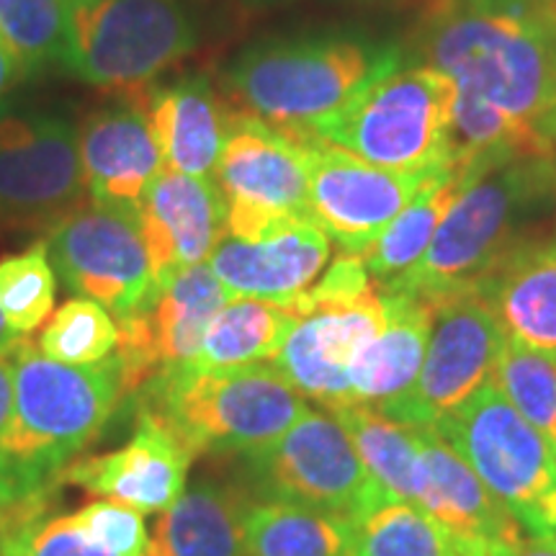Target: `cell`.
I'll return each instance as SVG.
<instances>
[{
  "mask_svg": "<svg viewBox=\"0 0 556 556\" xmlns=\"http://www.w3.org/2000/svg\"><path fill=\"white\" fill-rule=\"evenodd\" d=\"M294 312L299 323L283 340L274 366L302 397L315 400L330 413L356 405L348 368L384 325L379 287L348 302L309 304Z\"/></svg>",
  "mask_w": 556,
  "mask_h": 556,
  "instance_id": "obj_16",
  "label": "cell"
},
{
  "mask_svg": "<svg viewBox=\"0 0 556 556\" xmlns=\"http://www.w3.org/2000/svg\"><path fill=\"white\" fill-rule=\"evenodd\" d=\"M47 253L67 291L116 319L135 315L155 287L135 212L86 201L50 229Z\"/></svg>",
  "mask_w": 556,
  "mask_h": 556,
  "instance_id": "obj_13",
  "label": "cell"
},
{
  "mask_svg": "<svg viewBox=\"0 0 556 556\" xmlns=\"http://www.w3.org/2000/svg\"><path fill=\"white\" fill-rule=\"evenodd\" d=\"M137 397L139 409L157 417L193 456L268 446L309 409L274 364L180 366L148 381Z\"/></svg>",
  "mask_w": 556,
  "mask_h": 556,
  "instance_id": "obj_5",
  "label": "cell"
},
{
  "mask_svg": "<svg viewBox=\"0 0 556 556\" xmlns=\"http://www.w3.org/2000/svg\"><path fill=\"white\" fill-rule=\"evenodd\" d=\"M332 415L387 495L415 503L420 484V428L400 426L368 405H351Z\"/></svg>",
  "mask_w": 556,
  "mask_h": 556,
  "instance_id": "obj_29",
  "label": "cell"
},
{
  "mask_svg": "<svg viewBox=\"0 0 556 556\" xmlns=\"http://www.w3.org/2000/svg\"><path fill=\"white\" fill-rule=\"evenodd\" d=\"M86 197L75 122L45 103L0 99V227L52 229Z\"/></svg>",
  "mask_w": 556,
  "mask_h": 556,
  "instance_id": "obj_10",
  "label": "cell"
},
{
  "mask_svg": "<svg viewBox=\"0 0 556 556\" xmlns=\"http://www.w3.org/2000/svg\"><path fill=\"white\" fill-rule=\"evenodd\" d=\"M315 144L299 142L258 116L235 109L214 184L225 201L227 238L266 240L309 217Z\"/></svg>",
  "mask_w": 556,
  "mask_h": 556,
  "instance_id": "obj_11",
  "label": "cell"
},
{
  "mask_svg": "<svg viewBox=\"0 0 556 556\" xmlns=\"http://www.w3.org/2000/svg\"><path fill=\"white\" fill-rule=\"evenodd\" d=\"M137 217L155 281L170 270L208 263L227 238L225 201L214 178L163 170L144 193Z\"/></svg>",
  "mask_w": 556,
  "mask_h": 556,
  "instance_id": "obj_20",
  "label": "cell"
},
{
  "mask_svg": "<svg viewBox=\"0 0 556 556\" xmlns=\"http://www.w3.org/2000/svg\"><path fill=\"white\" fill-rule=\"evenodd\" d=\"M21 75L24 73H21L18 60L13 58V52L3 45V39H0V99H3L5 90H9Z\"/></svg>",
  "mask_w": 556,
  "mask_h": 556,
  "instance_id": "obj_39",
  "label": "cell"
},
{
  "mask_svg": "<svg viewBox=\"0 0 556 556\" xmlns=\"http://www.w3.org/2000/svg\"><path fill=\"white\" fill-rule=\"evenodd\" d=\"M248 505L238 486L201 479L160 513L148 556H245Z\"/></svg>",
  "mask_w": 556,
  "mask_h": 556,
  "instance_id": "obj_25",
  "label": "cell"
},
{
  "mask_svg": "<svg viewBox=\"0 0 556 556\" xmlns=\"http://www.w3.org/2000/svg\"><path fill=\"white\" fill-rule=\"evenodd\" d=\"M428 299L433 302V325L420 374L405 394L374 407L400 426L422 430H433L438 420L495 377L507 343L497 315L475 289H456Z\"/></svg>",
  "mask_w": 556,
  "mask_h": 556,
  "instance_id": "obj_12",
  "label": "cell"
},
{
  "mask_svg": "<svg viewBox=\"0 0 556 556\" xmlns=\"http://www.w3.org/2000/svg\"><path fill=\"white\" fill-rule=\"evenodd\" d=\"M328 258V235L315 222H299L266 240L225 238L208 258V268L232 299L291 304L323 276Z\"/></svg>",
  "mask_w": 556,
  "mask_h": 556,
  "instance_id": "obj_21",
  "label": "cell"
},
{
  "mask_svg": "<svg viewBox=\"0 0 556 556\" xmlns=\"http://www.w3.org/2000/svg\"><path fill=\"white\" fill-rule=\"evenodd\" d=\"M433 433L467 462L528 536H556V451L495 379L438 420Z\"/></svg>",
  "mask_w": 556,
  "mask_h": 556,
  "instance_id": "obj_7",
  "label": "cell"
},
{
  "mask_svg": "<svg viewBox=\"0 0 556 556\" xmlns=\"http://www.w3.org/2000/svg\"><path fill=\"white\" fill-rule=\"evenodd\" d=\"M119 343L116 319L99 302L75 296L54 312L37 348L47 358L67 366H90L114 356Z\"/></svg>",
  "mask_w": 556,
  "mask_h": 556,
  "instance_id": "obj_33",
  "label": "cell"
},
{
  "mask_svg": "<svg viewBox=\"0 0 556 556\" xmlns=\"http://www.w3.org/2000/svg\"><path fill=\"white\" fill-rule=\"evenodd\" d=\"M238 3L248 5V9H276V5L291 3V0H238Z\"/></svg>",
  "mask_w": 556,
  "mask_h": 556,
  "instance_id": "obj_41",
  "label": "cell"
},
{
  "mask_svg": "<svg viewBox=\"0 0 556 556\" xmlns=\"http://www.w3.org/2000/svg\"><path fill=\"white\" fill-rule=\"evenodd\" d=\"M546 3H548V5H552V9H554V13H556V0H546Z\"/></svg>",
  "mask_w": 556,
  "mask_h": 556,
  "instance_id": "obj_42",
  "label": "cell"
},
{
  "mask_svg": "<svg viewBox=\"0 0 556 556\" xmlns=\"http://www.w3.org/2000/svg\"><path fill=\"white\" fill-rule=\"evenodd\" d=\"M0 39L24 75L67 73L70 0H0Z\"/></svg>",
  "mask_w": 556,
  "mask_h": 556,
  "instance_id": "obj_30",
  "label": "cell"
},
{
  "mask_svg": "<svg viewBox=\"0 0 556 556\" xmlns=\"http://www.w3.org/2000/svg\"><path fill=\"white\" fill-rule=\"evenodd\" d=\"M490 556H556V536H523L516 544L495 548Z\"/></svg>",
  "mask_w": 556,
  "mask_h": 556,
  "instance_id": "obj_37",
  "label": "cell"
},
{
  "mask_svg": "<svg viewBox=\"0 0 556 556\" xmlns=\"http://www.w3.org/2000/svg\"><path fill=\"white\" fill-rule=\"evenodd\" d=\"M299 323L291 304L266 302V299H232L214 315L199 356L189 368L212 371V368L253 366L274 361L283 340Z\"/></svg>",
  "mask_w": 556,
  "mask_h": 556,
  "instance_id": "obj_28",
  "label": "cell"
},
{
  "mask_svg": "<svg viewBox=\"0 0 556 556\" xmlns=\"http://www.w3.org/2000/svg\"><path fill=\"white\" fill-rule=\"evenodd\" d=\"M0 528H3V518H0Z\"/></svg>",
  "mask_w": 556,
  "mask_h": 556,
  "instance_id": "obj_43",
  "label": "cell"
},
{
  "mask_svg": "<svg viewBox=\"0 0 556 556\" xmlns=\"http://www.w3.org/2000/svg\"><path fill=\"white\" fill-rule=\"evenodd\" d=\"M428 178L430 173L387 170L338 144L315 142L309 217L340 253L364 255Z\"/></svg>",
  "mask_w": 556,
  "mask_h": 556,
  "instance_id": "obj_15",
  "label": "cell"
},
{
  "mask_svg": "<svg viewBox=\"0 0 556 556\" xmlns=\"http://www.w3.org/2000/svg\"><path fill=\"white\" fill-rule=\"evenodd\" d=\"M232 302L208 263L160 276L135 315L116 319L124 397L199 356L201 340L217 312Z\"/></svg>",
  "mask_w": 556,
  "mask_h": 556,
  "instance_id": "obj_14",
  "label": "cell"
},
{
  "mask_svg": "<svg viewBox=\"0 0 556 556\" xmlns=\"http://www.w3.org/2000/svg\"><path fill=\"white\" fill-rule=\"evenodd\" d=\"M199 41L186 0H70L67 73L109 93L152 86Z\"/></svg>",
  "mask_w": 556,
  "mask_h": 556,
  "instance_id": "obj_8",
  "label": "cell"
},
{
  "mask_svg": "<svg viewBox=\"0 0 556 556\" xmlns=\"http://www.w3.org/2000/svg\"><path fill=\"white\" fill-rule=\"evenodd\" d=\"M556 204V155L486 152L469 163L464 186L426 255L381 287L438 296L471 289L484 274L536 232Z\"/></svg>",
  "mask_w": 556,
  "mask_h": 556,
  "instance_id": "obj_4",
  "label": "cell"
},
{
  "mask_svg": "<svg viewBox=\"0 0 556 556\" xmlns=\"http://www.w3.org/2000/svg\"><path fill=\"white\" fill-rule=\"evenodd\" d=\"M415 505L433 516L467 556H490L523 539V528L475 471L433 430L420 428V484Z\"/></svg>",
  "mask_w": 556,
  "mask_h": 556,
  "instance_id": "obj_19",
  "label": "cell"
},
{
  "mask_svg": "<svg viewBox=\"0 0 556 556\" xmlns=\"http://www.w3.org/2000/svg\"><path fill=\"white\" fill-rule=\"evenodd\" d=\"M454 99V80L441 70L402 65L340 111L317 142L338 144L387 170L433 173L458 163Z\"/></svg>",
  "mask_w": 556,
  "mask_h": 556,
  "instance_id": "obj_6",
  "label": "cell"
},
{
  "mask_svg": "<svg viewBox=\"0 0 556 556\" xmlns=\"http://www.w3.org/2000/svg\"><path fill=\"white\" fill-rule=\"evenodd\" d=\"M150 88V86H148ZM93 109L78 127L88 199L96 204L139 212L144 193L165 170L144 90Z\"/></svg>",
  "mask_w": 556,
  "mask_h": 556,
  "instance_id": "obj_17",
  "label": "cell"
},
{
  "mask_svg": "<svg viewBox=\"0 0 556 556\" xmlns=\"http://www.w3.org/2000/svg\"><path fill=\"white\" fill-rule=\"evenodd\" d=\"M165 170L214 178L232 106L206 73H186L144 90Z\"/></svg>",
  "mask_w": 556,
  "mask_h": 556,
  "instance_id": "obj_23",
  "label": "cell"
},
{
  "mask_svg": "<svg viewBox=\"0 0 556 556\" xmlns=\"http://www.w3.org/2000/svg\"><path fill=\"white\" fill-rule=\"evenodd\" d=\"M193 454L157 417L137 413L135 435L127 446L103 456L75 458L62 482L144 513H165L186 492Z\"/></svg>",
  "mask_w": 556,
  "mask_h": 556,
  "instance_id": "obj_18",
  "label": "cell"
},
{
  "mask_svg": "<svg viewBox=\"0 0 556 556\" xmlns=\"http://www.w3.org/2000/svg\"><path fill=\"white\" fill-rule=\"evenodd\" d=\"M13 409V371L11 361L0 358V443H3L5 428H9Z\"/></svg>",
  "mask_w": 556,
  "mask_h": 556,
  "instance_id": "obj_38",
  "label": "cell"
},
{
  "mask_svg": "<svg viewBox=\"0 0 556 556\" xmlns=\"http://www.w3.org/2000/svg\"><path fill=\"white\" fill-rule=\"evenodd\" d=\"M384 325L361 348L348 368L353 402L379 407L415 384L426 361L433 302L417 291L381 287Z\"/></svg>",
  "mask_w": 556,
  "mask_h": 556,
  "instance_id": "obj_24",
  "label": "cell"
},
{
  "mask_svg": "<svg viewBox=\"0 0 556 556\" xmlns=\"http://www.w3.org/2000/svg\"><path fill=\"white\" fill-rule=\"evenodd\" d=\"M467 168L469 165L454 163L430 173V178L415 193L413 201L392 219V225L379 235V240L361 255L374 281H394L426 255L443 217L462 191Z\"/></svg>",
  "mask_w": 556,
  "mask_h": 556,
  "instance_id": "obj_26",
  "label": "cell"
},
{
  "mask_svg": "<svg viewBox=\"0 0 556 556\" xmlns=\"http://www.w3.org/2000/svg\"><path fill=\"white\" fill-rule=\"evenodd\" d=\"M353 556H467L420 505L387 500L356 520Z\"/></svg>",
  "mask_w": 556,
  "mask_h": 556,
  "instance_id": "obj_31",
  "label": "cell"
},
{
  "mask_svg": "<svg viewBox=\"0 0 556 556\" xmlns=\"http://www.w3.org/2000/svg\"><path fill=\"white\" fill-rule=\"evenodd\" d=\"M75 526L90 541L106 548L114 556H148L150 533L144 526V516L135 507L114 503V500H99L73 513Z\"/></svg>",
  "mask_w": 556,
  "mask_h": 556,
  "instance_id": "obj_36",
  "label": "cell"
},
{
  "mask_svg": "<svg viewBox=\"0 0 556 556\" xmlns=\"http://www.w3.org/2000/svg\"><path fill=\"white\" fill-rule=\"evenodd\" d=\"M405 60L400 39L364 26L281 31L242 47L222 75V90L229 106L315 144L340 111Z\"/></svg>",
  "mask_w": 556,
  "mask_h": 556,
  "instance_id": "obj_2",
  "label": "cell"
},
{
  "mask_svg": "<svg viewBox=\"0 0 556 556\" xmlns=\"http://www.w3.org/2000/svg\"><path fill=\"white\" fill-rule=\"evenodd\" d=\"M13 409L0 443V513L37 507L75 456L106 428L124 397L122 364L47 358L29 338L9 356Z\"/></svg>",
  "mask_w": 556,
  "mask_h": 556,
  "instance_id": "obj_3",
  "label": "cell"
},
{
  "mask_svg": "<svg viewBox=\"0 0 556 556\" xmlns=\"http://www.w3.org/2000/svg\"><path fill=\"white\" fill-rule=\"evenodd\" d=\"M471 289L507 338L556 356V229L528 235Z\"/></svg>",
  "mask_w": 556,
  "mask_h": 556,
  "instance_id": "obj_22",
  "label": "cell"
},
{
  "mask_svg": "<svg viewBox=\"0 0 556 556\" xmlns=\"http://www.w3.org/2000/svg\"><path fill=\"white\" fill-rule=\"evenodd\" d=\"M240 462L248 492L255 497L336 513L353 523L394 500L368 475L332 413L307 409L287 433L268 446L240 454Z\"/></svg>",
  "mask_w": 556,
  "mask_h": 556,
  "instance_id": "obj_9",
  "label": "cell"
},
{
  "mask_svg": "<svg viewBox=\"0 0 556 556\" xmlns=\"http://www.w3.org/2000/svg\"><path fill=\"white\" fill-rule=\"evenodd\" d=\"M356 523L315 507L250 503L245 513V556H353Z\"/></svg>",
  "mask_w": 556,
  "mask_h": 556,
  "instance_id": "obj_27",
  "label": "cell"
},
{
  "mask_svg": "<svg viewBox=\"0 0 556 556\" xmlns=\"http://www.w3.org/2000/svg\"><path fill=\"white\" fill-rule=\"evenodd\" d=\"M492 379L556 451V356L507 338Z\"/></svg>",
  "mask_w": 556,
  "mask_h": 556,
  "instance_id": "obj_32",
  "label": "cell"
},
{
  "mask_svg": "<svg viewBox=\"0 0 556 556\" xmlns=\"http://www.w3.org/2000/svg\"><path fill=\"white\" fill-rule=\"evenodd\" d=\"M54 294L58 278L47 242L0 261V315L18 336H31L45 325L54 309Z\"/></svg>",
  "mask_w": 556,
  "mask_h": 556,
  "instance_id": "obj_34",
  "label": "cell"
},
{
  "mask_svg": "<svg viewBox=\"0 0 556 556\" xmlns=\"http://www.w3.org/2000/svg\"><path fill=\"white\" fill-rule=\"evenodd\" d=\"M409 52L556 150V13L546 0H426Z\"/></svg>",
  "mask_w": 556,
  "mask_h": 556,
  "instance_id": "obj_1",
  "label": "cell"
},
{
  "mask_svg": "<svg viewBox=\"0 0 556 556\" xmlns=\"http://www.w3.org/2000/svg\"><path fill=\"white\" fill-rule=\"evenodd\" d=\"M39 507L0 513V556H114L90 541L73 516L41 518Z\"/></svg>",
  "mask_w": 556,
  "mask_h": 556,
  "instance_id": "obj_35",
  "label": "cell"
},
{
  "mask_svg": "<svg viewBox=\"0 0 556 556\" xmlns=\"http://www.w3.org/2000/svg\"><path fill=\"white\" fill-rule=\"evenodd\" d=\"M26 336H18L16 330L9 328V323H5L3 315H0V358H9L16 348L24 343Z\"/></svg>",
  "mask_w": 556,
  "mask_h": 556,
  "instance_id": "obj_40",
  "label": "cell"
}]
</instances>
